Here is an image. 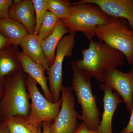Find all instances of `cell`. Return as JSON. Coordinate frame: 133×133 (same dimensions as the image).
<instances>
[{"label": "cell", "mask_w": 133, "mask_h": 133, "mask_svg": "<svg viewBox=\"0 0 133 133\" xmlns=\"http://www.w3.org/2000/svg\"><path fill=\"white\" fill-rule=\"evenodd\" d=\"M76 33L66 35L60 41L56 49L55 61L48 72L49 89L53 102H57L63 87V64L65 57L72 56Z\"/></svg>", "instance_id": "obj_7"}, {"label": "cell", "mask_w": 133, "mask_h": 133, "mask_svg": "<svg viewBox=\"0 0 133 133\" xmlns=\"http://www.w3.org/2000/svg\"><path fill=\"white\" fill-rule=\"evenodd\" d=\"M17 56L23 72L40 85L45 97L51 102H53L47 84L48 78L44 74L45 70L44 67L34 62L22 52L19 51Z\"/></svg>", "instance_id": "obj_13"}, {"label": "cell", "mask_w": 133, "mask_h": 133, "mask_svg": "<svg viewBox=\"0 0 133 133\" xmlns=\"http://www.w3.org/2000/svg\"><path fill=\"white\" fill-rule=\"evenodd\" d=\"M133 133V108L131 113V116L128 124L124 128L120 133Z\"/></svg>", "instance_id": "obj_23"}, {"label": "cell", "mask_w": 133, "mask_h": 133, "mask_svg": "<svg viewBox=\"0 0 133 133\" xmlns=\"http://www.w3.org/2000/svg\"><path fill=\"white\" fill-rule=\"evenodd\" d=\"M72 3L69 0H47V10L55 15L58 19H65L71 14Z\"/></svg>", "instance_id": "obj_19"}, {"label": "cell", "mask_w": 133, "mask_h": 133, "mask_svg": "<svg viewBox=\"0 0 133 133\" xmlns=\"http://www.w3.org/2000/svg\"><path fill=\"white\" fill-rule=\"evenodd\" d=\"M72 71L71 90L75 92L82 113L78 119L81 120L90 130L96 131L99 125L100 112L95 95L93 94L91 82L92 77L83 70L71 65Z\"/></svg>", "instance_id": "obj_4"}, {"label": "cell", "mask_w": 133, "mask_h": 133, "mask_svg": "<svg viewBox=\"0 0 133 133\" xmlns=\"http://www.w3.org/2000/svg\"><path fill=\"white\" fill-rule=\"evenodd\" d=\"M131 70L133 71V65H132V69H131Z\"/></svg>", "instance_id": "obj_29"}, {"label": "cell", "mask_w": 133, "mask_h": 133, "mask_svg": "<svg viewBox=\"0 0 133 133\" xmlns=\"http://www.w3.org/2000/svg\"><path fill=\"white\" fill-rule=\"evenodd\" d=\"M13 4L12 0H0V20L9 18V13Z\"/></svg>", "instance_id": "obj_22"}, {"label": "cell", "mask_w": 133, "mask_h": 133, "mask_svg": "<svg viewBox=\"0 0 133 133\" xmlns=\"http://www.w3.org/2000/svg\"><path fill=\"white\" fill-rule=\"evenodd\" d=\"M74 133H96V131L90 130L82 122L81 124H79L78 128Z\"/></svg>", "instance_id": "obj_24"}, {"label": "cell", "mask_w": 133, "mask_h": 133, "mask_svg": "<svg viewBox=\"0 0 133 133\" xmlns=\"http://www.w3.org/2000/svg\"><path fill=\"white\" fill-rule=\"evenodd\" d=\"M69 31L59 19L55 30L52 34L41 41L42 49L50 66L55 61L57 48L59 42Z\"/></svg>", "instance_id": "obj_15"}, {"label": "cell", "mask_w": 133, "mask_h": 133, "mask_svg": "<svg viewBox=\"0 0 133 133\" xmlns=\"http://www.w3.org/2000/svg\"><path fill=\"white\" fill-rule=\"evenodd\" d=\"M104 83L118 94L131 113L133 108V71L125 73L114 69L108 74Z\"/></svg>", "instance_id": "obj_9"}, {"label": "cell", "mask_w": 133, "mask_h": 133, "mask_svg": "<svg viewBox=\"0 0 133 133\" xmlns=\"http://www.w3.org/2000/svg\"><path fill=\"white\" fill-rule=\"evenodd\" d=\"M7 78L2 79L0 77V101L3 96L4 92V87L5 81Z\"/></svg>", "instance_id": "obj_26"}, {"label": "cell", "mask_w": 133, "mask_h": 133, "mask_svg": "<svg viewBox=\"0 0 133 133\" xmlns=\"http://www.w3.org/2000/svg\"><path fill=\"white\" fill-rule=\"evenodd\" d=\"M61 92V108L56 118L50 124V133H74L79 125L75 97L70 87L63 86Z\"/></svg>", "instance_id": "obj_8"}, {"label": "cell", "mask_w": 133, "mask_h": 133, "mask_svg": "<svg viewBox=\"0 0 133 133\" xmlns=\"http://www.w3.org/2000/svg\"><path fill=\"white\" fill-rule=\"evenodd\" d=\"M38 83L28 75L27 88L31 100V111L28 118L35 123L54 121L57 117L62 103L61 97L57 102H51L38 90Z\"/></svg>", "instance_id": "obj_6"}, {"label": "cell", "mask_w": 133, "mask_h": 133, "mask_svg": "<svg viewBox=\"0 0 133 133\" xmlns=\"http://www.w3.org/2000/svg\"><path fill=\"white\" fill-rule=\"evenodd\" d=\"M4 122L9 133H42V123L33 122L28 118L15 116Z\"/></svg>", "instance_id": "obj_18"}, {"label": "cell", "mask_w": 133, "mask_h": 133, "mask_svg": "<svg viewBox=\"0 0 133 133\" xmlns=\"http://www.w3.org/2000/svg\"></svg>", "instance_id": "obj_30"}, {"label": "cell", "mask_w": 133, "mask_h": 133, "mask_svg": "<svg viewBox=\"0 0 133 133\" xmlns=\"http://www.w3.org/2000/svg\"><path fill=\"white\" fill-rule=\"evenodd\" d=\"M10 9L9 16L17 21L27 30L29 34H33L36 28L35 12L31 0H15Z\"/></svg>", "instance_id": "obj_12"}, {"label": "cell", "mask_w": 133, "mask_h": 133, "mask_svg": "<svg viewBox=\"0 0 133 133\" xmlns=\"http://www.w3.org/2000/svg\"><path fill=\"white\" fill-rule=\"evenodd\" d=\"M0 133H9L4 122L0 121Z\"/></svg>", "instance_id": "obj_28"}, {"label": "cell", "mask_w": 133, "mask_h": 133, "mask_svg": "<svg viewBox=\"0 0 133 133\" xmlns=\"http://www.w3.org/2000/svg\"><path fill=\"white\" fill-rule=\"evenodd\" d=\"M0 32L8 39L10 45L17 47L29 34L23 25L17 21L8 18L0 20Z\"/></svg>", "instance_id": "obj_16"}, {"label": "cell", "mask_w": 133, "mask_h": 133, "mask_svg": "<svg viewBox=\"0 0 133 133\" xmlns=\"http://www.w3.org/2000/svg\"><path fill=\"white\" fill-rule=\"evenodd\" d=\"M59 19L49 11H47L37 36L41 41L50 35L55 30Z\"/></svg>", "instance_id": "obj_20"}, {"label": "cell", "mask_w": 133, "mask_h": 133, "mask_svg": "<svg viewBox=\"0 0 133 133\" xmlns=\"http://www.w3.org/2000/svg\"><path fill=\"white\" fill-rule=\"evenodd\" d=\"M95 36L100 41L125 55L128 64L133 65V30L125 19L113 17L111 22L97 26Z\"/></svg>", "instance_id": "obj_5"}, {"label": "cell", "mask_w": 133, "mask_h": 133, "mask_svg": "<svg viewBox=\"0 0 133 133\" xmlns=\"http://www.w3.org/2000/svg\"><path fill=\"white\" fill-rule=\"evenodd\" d=\"M10 45L8 39L0 32V50Z\"/></svg>", "instance_id": "obj_25"}, {"label": "cell", "mask_w": 133, "mask_h": 133, "mask_svg": "<svg viewBox=\"0 0 133 133\" xmlns=\"http://www.w3.org/2000/svg\"><path fill=\"white\" fill-rule=\"evenodd\" d=\"M41 41L35 34H28L21 42L22 52L37 63L41 64L48 73L50 66L43 51Z\"/></svg>", "instance_id": "obj_14"}, {"label": "cell", "mask_w": 133, "mask_h": 133, "mask_svg": "<svg viewBox=\"0 0 133 133\" xmlns=\"http://www.w3.org/2000/svg\"><path fill=\"white\" fill-rule=\"evenodd\" d=\"M35 12L36 28L34 34L37 36L46 12L47 0H32Z\"/></svg>", "instance_id": "obj_21"}, {"label": "cell", "mask_w": 133, "mask_h": 133, "mask_svg": "<svg viewBox=\"0 0 133 133\" xmlns=\"http://www.w3.org/2000/svg\"><path fill=\"white\" fill-rule=\"evenodd\" d=\"M71 14L61 22L69 34L82 32L89 40L95 36L97 26L111 22L113 17L102 12L97 5L81 1L72 3Z\"/></svg>", "instance_id": "obj_3"}, {"label": "cell", "mask_w": 133, "mask_h": 133, "mask_svg": "<svg viewBox=\"0 0 133 133\" xmlns=\"http://www.w3.org/2000/svg\"><path fill=\"white\" fill-rule=\"evenodd\" d=\"M28 75L20 70L8 77L4 92L0 101V121L18 116L28 118L31 111L29 94L27 91Z\"/></svg>", "instance_id": "obj_2"}, {"label": "cell", "mask_w": 133, "mask_h": 133, "mask_svg": "<svg viewBox=\"0 0 133 133\" xmlns=\"http://www.w3.org/2000/svg\"><path fill=\"white\" fill-rule=\"evenodd\" d=\"M89 41V47L81 51L83 59L74 60L71 65L104 83L112 70L123 65L125 56L121 51L102 41Z\"/></svg>", "instance_id": "obj_1"}, {"label": "cell", "mask_w": 133, "mask_h": 133, "mask_svg": "<svg viewBox=\"0 0 133 133\" xmlns=\"http://www.w3.org/2000/svg\"><path fill=\"white\" fill-rule=\"evenodd\" d=\"M98 6L108 15L112 17L125 19L133 30L132 0H82Z\"/></svg>", "instance_id": "obj_11"}, {"label": "cell", "mask_w": 133, "mask_h": 133, "mask_svg": "<svg viewBox=\"0 0 133 133\" xmlns=\"http://www.w3.org/2000/svg\"><path fill=\"white\" fill-rule=\"evenodd\" d=\"M51 121H44L42 122L43 131L42 133H50L49 126Z\"/></svg>", "instance_id": "obj_27"}, {"label": "cell", "mask_w": 133, "mask_h": 133, "mask_svg": "<svg viewBox=\"0 0 133 133\" xmlns=\"http://www.w3.org/2000/svg\"><path fill=\"white\" fill-rule=\"evenodd\" d=\"M17 47L0 50V77L3 79L14 75L22 67L17 58Z\"/></svg>", "instance_id": "obj_17"}, {"label": "cell", "mask_w": 133, "mask_h": 133, "mask_svg": "<svg viewBox=\"0 0 133 133\" xmlns=\"http://www.w3.org/2000/svg\"><path fill=\"white\" fill-rule=\"evenodd\" d=\"M99 89L104 93V112L102 119L96 133H113L112 122L114 112L119 104L123 102L120 96L113 90L107 84L103 83L99 86Z\"/></svg>", "instance_id": "obj_10"}]
</instances>
